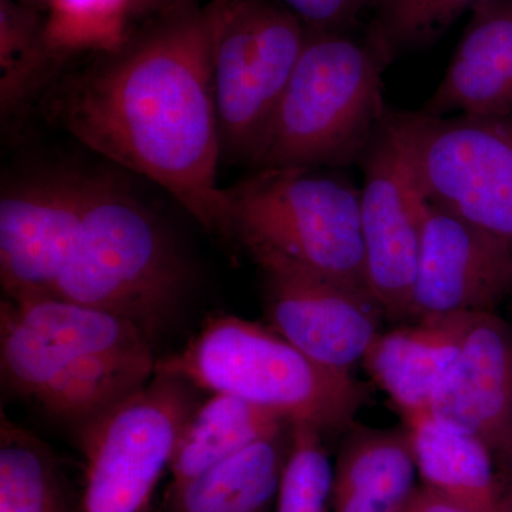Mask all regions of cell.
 <instances>
[{
  "label": "cell",
  "mask_w": 512,
  "mask_h": 512,
  "mask_svg": "<svg viewBox=\"0 0 512 512\" xmlns=\"http://www.w3.org/2000/svg\"><path fill=\"white\" fill-rule=\"evenodd\" d=\"M222 0H180L114 52L64 74L47 119L94 153L164 188L210 234L228 238L214 49Z\"/></svg>",
  "instance_id": "cell-1"
},
{
  "label": "cell",
  "mask_w": 512,
  "mask_h": 512,
  "mask_svg": "<svg viewBox=\"0 0 512 512\" xmlns=\"http://www.w3.org/2000/svg\"><path fill=\"white\" fill-rule=\"evenodd\" d=\"M153 342L133 323L59 296L0 308V370L9 390L83 426L154 375Z\"/></svg>",
  "instance_id": "cell-2"
},
{
  "label": "cell",
  "mask_w": 512,
  "mask_h": 512,
  "mask_svg": "<svg viewBox=\"0 0 512 512\" xmlns=\"http://www.w3.org/2000/svg\"><path fill=\"white\" fill-rule=\"evenodd\" d=\"M187 289V262L164 222L119 181L96 175L53 295L127 320L154 343Z\"/></svg>",
  "instance_id": "cell-3"
},
{
  "label": "cell",
  "mask_w": 512,
  "mask_h": 512,
  "mask_svg": "<svg viewBox=\"0 0 512 512\" xmlns=\"http://www.w3.org/2000/svg\"><path fill=\"white\" fill-rule=\"evenodd\" d=\"M387 67L366 37L308 29L298 63L249 165L261 170L359 164L386 114Z\"/></svg>",
  "instance_id": "cell-4"
},
{
  "label": "cell",
  "mask_w": 512,
  "mask_h": 512,
  "mask_svg": "<svg viewBox=\"0 0 512 512\" xmlns=\"http://www.w3.org/2000/svg\"><path fill=\"white\" fill-rule=\"evenodd\" d=\"M156 373L322 433L348 429L367 396L352 375L325 369L269 326L232 315L211 319L183 349L158 359Z\"/></svg>",
  "instance_id": "cell-5"
},
{
  "label": "cell",
  "mask_w": 512,
  "mask_h": 512,
  "mask_svg": "<svg viewBox=\"0 0 512 512\" xmlns=\"http://www.w3.org/2000/svg\"><path fill=\"white\" fill-rule=\"evenodd\" d=\"M228 238L249 255L272 254L370 295L360 190L315 167L255 170L224 188Z\"/></svg>",
  "instance_id": "cell-6"
},
{
  "label": "cell",
  "mask_w": 512,
  "mask_h": 512,
  "mask_svg": "<svg viewBox=\"0 0 512 512\" xmlns=\"http://www.w3.org/2000/svg\"><path fill=\"white\" fill-rule=\"evenodd\" d=\"M383 123L421 198L512 251V116L434 117L387 106Z\"/></svg>",
  "instance_id": "cell-7"
},
{
  "label": "cell",
  "mask_w": 512,
  "mask_h": 512,
  "mask_svg": "<svg viewBox=\"0 0 512 512\" xmlns=\"http://www.w3.org/2000/svg\"><path fill=\"white\" fill-rule=\"evenodd\" d=\"M197 406L194 387L156 373L80 426L83 487L73 512H146Z\"/></svg>",
  "instance_id": "cell-8"
},
{
  "label": "cell",
  "mask_w": 512,
  "mask_h": 512,
  "mask_svg": "<svg viewBox=\"0 0 512 512\" xmlns=\"http://www.w3.org/2000/svg\"><path fill=\"white\" fill-rule=\"evenodd\" d=\"M306 35L302 20L279 0H222L214 49L222 157L249 164Z\"/></svg>",
  "instance_id": "cell-9"
},
{
  "label": "cell",
  "mask_w": 512,
  "mask_h": 512,
  "mask_svg": "<svg viewBox=\"0 0 512 512\" xmlns=\"http://www.w3.org/2000/svg\"><path fill=\"white\" fill-rule=\"evenodd\" d=\"M96 175L57 170L6 185L0 197V284L10 301L53 295L72 255Z\"/></svg>",
  "instance_id": "cell-10"
},
{
  "label": "cell",
  "mask_w": 512,
  "mask_h": 512,
  "mask_svg": "<svg viewBox=\"0 0 512 512\" xmlns=\"http://www.w3.org/2000/svg\"><path fill=\"white\" fill-rule=\"evenodd\" d=\"M251 256L264 274L269 328L318 365L350 375L380 333L375 299L282 256Z\"/></svg>",
  "instance_id": "cell-11"
},
{
  "label": "cell",
  "mask_w": 512,
  "mask_h": 512,
  "mask_svg": "<svg viewBox=\"0 0 512 512\" xmlns=\"http://www.w3.org/2000/svg\"><path fill=\"white\" fill-rule=\"evenodd\" d=\"M362 237L370 295L392 319L410 318L419 268L420 198L384 123L362 160Z\"/></svg>",
  "instance_id": "cell-12"
},
{
  "label": "cell",
  "mask_w": 512,
  "mask_h": 512,
  "mask_svg": "<svg viewBox=\"0 0 512 512\" xmlns=\"http://www.w3.org/2000/svg\"><path fill=\"white\" fill-rule=\"evenodd\" d=\"M419 198L423 234L410 318L494 312L512 295L511 249L453 212Z\"/></svg>",
  "instance_id": "cell-13"
},
{
  "label": "cell",
  "mask_w": 512,
  "mask_h": 512,
  "mask_svg": "<svg viewBox=\"0 0 512 512\" xmlns=\"http://www.w3.org/2000/svg\"><path fill=\"white\" fill-rule=\"evenodd\" d=\"M436 419L478 437L501 460L512 451V325L477 312L431 400Z\"/></svg>",
  "instance_id": "cell-14"
},
{
  "label": "cell",
  "mask_w": 512,
  "mask_h": 512,
  "mask_svg": "<svg viewBox=\"0 0 512 512\" xmlns=\"http://www.w3.org/2000/svg\"><path fill=\"white\" fill-rule=\"evenodd\" d=\"M434 117L512 116V0H480L446 74L424 104Z\"/></svg>",
  "instance_id": "cell-15"
},
{
  "label": "cell",
  "mask_w": 512,
  "mask_h": 512,
  "mask_svg": "<svg viewBox=\"0 0 512 512\" xmlns=\"http://www.w3.org/2000/svg\"><path fill=\"white\" fill-rule=\"evenodd\" d=\"M476 313L431 316L413 326L379 333L373 340L363 362L404 420L429 412Z\"/></svg>",
  "instance_id": "cell-16"
},
{
  "label": "cell",
  "mask_w": 512,
  "mask_h": 512,
  "mask_svg": "<svg viewBox=\"0 0 512 512\" xmlns=\"http://www.w3.org/2000/svg\"><path fill=\"white\" fill-rule=\"evenodd\" d=\"M409 429L356 427L333 470V512H404L419 490Z\"/></svg>",
  "instance_id": "cell-17"
},
{
  "label": "cell",
  "mask_w": 512,
  "mask_h": 512,
  "mask_svg": "<svg viewBox=\"0 0 512 512\" xmlns=\"http://www.w3.org/2000/svg\"><path fill=\"white\" fill-rule=\"evenodd\" d=\"M423 487L468 512H500L497 460L484 441L430 412L406 420Z\"/></svg>",
  "instance_id": "cell-18"
},
{
  "label": "cell",
  "mask_w": 512,
  "mask_h": 512,
  "mask_svg": "<svg viewBox=\"0 0 512 512\" xmlns=\"http://www.w3.org/2000/svg\"><path fill=\"white\" fill-rule=\"evenodd\" d=\"M289 429L256 441L180 487L167 490L164 512H264L278 495Z\"/></svg>",
  "instance_id": "cell-19"
},
{
  "label": "cell",
  "mask_w": 512,
  "mask_h": 512,
  "mask_svg": "<svg viewBox=\"0 0 512 512\" xmlns=\"http://www.w3.org/2000/svg\"><path fill=\"white\" fill-rule=\"evenodd\" d=\"M292 424L279 414L229 394L214 393L198 404L185 424L170 464V485L180 487L215 466Z\"/></svg>",
  "instance_id": "cell-20"
},
{
  "label": "cell",
  "mask_w": 512,
  "mask_h": 512,
  "mask_svg": "<svg viewBox=\"0 0 512 512\" xmlns=\"http://www.w3.org/2000/svg\"><path fill=\"white\" fill-rule=\"evenodd\" d=\"M63 60L46 39V18L18 0H0V110L18 113L46 84Z\"/></svg>",
  "instance_id": "cell-21"
},
{
  "label": "cell",
  "mask_w": 512,
  "mask_h": 512,
  "mask_svg": "<svg viewBox=\"0 0 512 512\" xmlns=\"http://www.w3.org/2000/svg\"><path fill=\"white\" fill-rule=\"evenodd\" d=\"M0 512H73L52 450L3 414Z\"/></svg>",
  "instance_id": "cell-22"
},
{
  "label": "cell",
  "mask_w": 512,
  "mask_h": 512,
  "mask_svg": "<svg viewBox=\"0 0 512 512\" xmlns=\"http://www.w3.org/2000/svg\"><path fill=\"white\" fill-rule=\"evenodd\" d=\"M480 0H373L366 40L390 66L399 56L427 49Z\"/></svg>",
  "instance_id": "cell-23"
},
{
  "label": "cell",
  "mask_w": 512,
  "mask_h": 512,
  "mask_svg": "<svg viewBox=\"0 0 512 512\" xmlns=\"http://www.w3.org/2000/svg\"><path fill=\"white\" fill-rule=\"evenodd\" d=\"M136 0H49L46 39L66 60L77 53L114 52L128 37Z\"/></svg>",
  "instance_id": "cell-24"
},
{
  "label": "cell",
  "mask_w": 512,
  "mask_h": 512,
  "mask_svg": "<svg viewBox=\"0 0 512 512\" xmlns=\"http://www.w3.org/2000/svg\"><path fill=\"white\" fill-rule=\"evenodd\" d=\"M332 487L333 468L322 431L311 424H292L275 512H329Z\"/></svg>",
  "instance_id": "cell-25"
},
{
  "label": "cell",
  "mask_w": 512,
  "mask_h": 512,
  "mask_svg": "<svg viewBox=\"0 0 512 512\" xmlns=\"http://www.w3.org/2000/svg\"><path fill=\"white\" fill-rule=\"evenodd\" d=\"M302 20L306 29L348 32L355 28L373 0H279Z\"/></svg>",
  "instance_id": "cell-26"
},
{
  "label": "cell",
  "mask_w": 512,
  "mask_h": 512,
  "mask_svg": "<svg viewBox=\"0 0 512 512\" xmlns=\"http://www.w3.org/2000/svg\"><path fill=\"white\" fill-rule=\"evenodd\" d=\"M404 512H468L458 505L451 503L441 495L433 493L429 488L420 485L414 494L409 507Z\"/></svg>",
  "instance_id": "cell-27"
},
{
  "label": "cell",
  "mask_w": 512,
  "mask_h": 512,
  "mask_svg": "<svg viewBox=\"0 0 512 512\" xmlns=\"http://www.w3.org/2000/svg\"><path fill=\"white\" fill-rule=\"evenodd\" d=\"M500 512H512V451L498 461Z\"/></svg>",
  "instance_id": "cell-28"
},
{
  "label": "cell",
  "mask_w": 512,
  "mask_h": 512,
  "mask_svg": "<svg viewBox=\"0 0 512 512\" xmlns=\"http://www.w3.org/2000/svg\"><path fill=\"white\" fill-rule=\"evenodd\" d=\"M180 0H136L134 2V16L147 15V13H154L157 15L161 10L167 9L168 6Z\"/></svg>",
  "instance_id": "cell-29"
},
{
  "label": "cell",
  "mask_w": 512,
  "mask_h": 512,
  "mask_svg": "<svg viewBox=\"0 0 512 512\" xmlns=\"http://www.w3.org/2000/svg\"><path fill=\"white\" fill-rule=\"evenodd\" d=\"M25 2L42 3V5H49V0H25Z\"/></svg>",
  "instance_id": "cell-30"
}]
</instances>
